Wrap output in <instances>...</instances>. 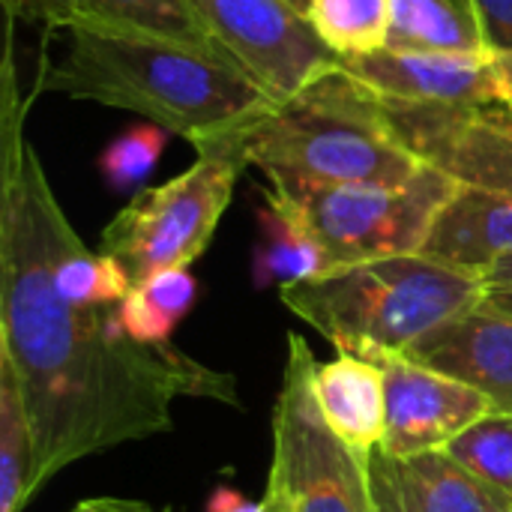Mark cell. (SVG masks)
I'll use <instances>...</instances> for the list:
<instances>
[{"mask_svg":"<svg viewBox=\"0 0 512 512\" xmlns=\"http://www.w3.org/2000/svg\"><path fill=\"white\" fill-rule=\"evenodd\" d=\"M315 354L288 336L282 390L273 405V459L264 498L279 512H378L369 459L324 420L315 399Z\"/></svg>","mask_w":512,"mask_h":512,"instance_id":"7","label":"cell"},{"mask_svg":"<svg viewBox=\"0 0 512 512\" xmlns=\"http://www.w3.org/2000/svg\"><path fill=\"white\" fill-rule=\"evenodd\" d=\"M72 512H156L147 507L144 501H132V498H90L81 501Z\"/></svg>","mask_w":512,"mask_h":512,"instance_id":"28","label":"cell"},{"mask_svg":"<svg viewBox=\"0 0 512 512\" xmlns=\"http://www.w3.org/2000/svg\"><path fill=\"white\" fill-rule=\"evenodd\" d=\"M33 96L18 84L9 36L0 81V360L33 435L30 498L87 456L168 432L177 399L237 405L231 375L174 345L132 342L120 306L81 309L57 294L54 261L75 228L24 129Z\"/></svg>","mask_w":512,"mask_h":512,"instance_id":"1","label":"cell"},{"mask_svg":"<svg viewBox=\"0 0 512 512\" xmlns=\"http://www.w3.org/2000/svg\"><path fill=\"white\" fill-rule=\"evenodd\" d=\"M66 36L63 54L42 63L33 93L135 111L192 147L237 132L273 105L225 54L117 30L78 27Z\"/></svg>","mask_w":512,"mask_h":512,"instance_id":"2","label":"cell"},{"mask_svg":"<svg viewBox=\"0 0 512 512\" xmlns=\"http://www.w3.org/2000/svg\"><path fill=\"white\" fill-rule=\"evenodd\" d=\"M120 324L132 342L147 348H168L177 330V321L162 312L138 285H132L129 297L120 303Z\"/></svg>","mask_w":512,"mask_h":512,"instance_id":"24","label":"cell"},{"mask_svg":"<svg viewBox=\"0 0 512 512\" xmlns=\"http://www.w3.org/2000/svg\"><path fill=\"white\" fill-rule=\"evenodd\" d=\"M480 276H483L486 285H512V255L498 258V261L489 264Z\"/></svg>","mask_w":512,"mask_h":512,"instance_id":"29","label":"cell"},{"mask_svg":"<svg viewBox=\"0 0 512 512\" xmlns=\"http://www.w3.org/2000/svg\"><path fill=\"white\" fill-rule=\"evenodd\" d=\"M408 512H512V492L462 465L450 450L393 459Z\"/></svg>","mask_w":512,"mask_h":512,"instance_id":"16","label":"cell"},{"mask_svg":"<svg viewBox=\"0 0 512 512\" xmlns=\"http://www.w3.org/2000/svg\"><path fill=\"white\" fill-rule=\"evenodd\" d=\"M492 57L512 60V0H465Z\"/></svg>","mask_w":512,"mask_h":512,"instance_id":"25","label":"cell"},{"mask_svg":"<svg viewBox=\"0 0 512 512\" xmlns=\"http://www.w3.org/2000/svg\"><path fill=\"white\" fill-rule=\"evenodd\" d=\"M483 300H486L492 309H498V312H504V315H510L512 318V285H486Z\"/></svg>","mask_w":512,"mask_h":512,"instance_id":"30","label":"cell"},{"mask_svg":"<svg viewBox=\"0 0 512 512\" xmlns=\"http://www.w3.org/2000/svg\"><path fill=\"white\" fill-rule=\"evenodd\" d=\"M54 285L66 303L81 306V309L120 306L132 291L129 273L111 255L90 252L75 231L63 240L57 252Z\"/></svg>","mask_w":512,"mask_h":512,"instance_id":"20","label":"cell"},{"mask_svg":"<svg viewBox=\"0 0 512 512\" xmlns=\"http://www.w3.org/2000/svg\"><path fill=\"white\" fill-rule=\"evenodd\" d=\"M195 150V165L138 192L102 231V252L129 273L132 285L162 270L189 267L204 255L234 198L237 177L249 165L237 132Z\"/></svg>","mask_w":512,"mask_h":512,"instance_id":"5","label":"cell"},{"mask_svg":"<svg viewBox=\"0 0 512 512\" xmlns=\"http://www.w3.org/2000/svg\"><path fill=\"white\" fill-rule=\"evenodd\" d=\"M168 135L171 132L156 123H138V126L123 129L99 153V171H102L105 183L114 192H129V189L141 186L159 165Z\"/></svg>","mask_w":512,"mask_h":512,"instance_id":"22","label":"cell"},{"mask_svg":"<svg viewBox=\"0 0 512 512\" xmlns=\"http://www.w3.org/2000/svg\"><path fill=\"white\" fill-rule=\"evenodd\" d=\"M192 6L273 102L297 96L342 63L291 0H192Z\"/></svg>","mask_w":512,"mask_h":512,"instance_id":"8","label":"cell"},{"mask_svg":"<svg viewBox=\"0 0 512 512\" xmlns=\"http://www.w3.org/2000/svg\"><path fill=\"white\" fill-rule=\"evenodd\" d=\"M483 294L480 273L423 252L348 264L279 288L285 309L333 342L339 354L369 363L405 354L441 324L474 309Z\"/></svg>","mask_w":512,"mask_h":512,"instance_id":"4","label":"cell"},{"mask_svg":"<svg viewBox=\"0 0 512 512\" xmlns=\"http://www.w3.org/2000/svg\"><path fill=\"white\" fill-rule=\"evenodd\" d=\"M450 453L480 477L512 492V414L480 420L450 447Z\"/></svg>","mask_w":512,"mask_h":512,"instance_id":"23","label":"cell"},{"mask_svg":"<svg viewBox=\"0 0 512 512\" xmlns=\"http://www.w3.org/2000/svg\"><path fill=\"white\" fill-rule=\"evenodd\" d=\"M3 9L12 21L42 24L48 30L87 27L159 36L231 57L213 39L210 27L204 24L192 0H3Z\"/></svg>","mask_w":512,"mask_h":512,"instance_id":"13","label":"cell"},{"mask_svg":"<svg viewBox=\"0 0 512 512\" xmlns=\"http://www.w3.org/2000/svg\"><path fill=\"white\" fill-rule=\"evenodd\" d=\"M261 240L252 255V279L258 288L264 285H297L330 270L327 252L309 234V228L276 198L267 192L264 207L258 210Z\"/></svg>","mask_w":512,"mask_h":512,"instance_id":"17","label":"cell"},{"mask_svg":"<svg viewBox=\"0 0 512 512\" xmlns=\"http://www.w3.org/2000/svg\"><path fill=\"white\" fill-rule=\"evenodd\" d=\"M267 192L309 228L327 252L330 270H336L378 258L420 255L438 216L459 192V183L426 165L414 180L399 186L270 180Z\"/></svg>","mask_w":512,"mask_h":512,"instance_id":"6","label":"cell"},{"mask_svg":"<svg viewBox=\"0 0 512 512\" xmlns=\"http://www.w3.org/2000/svg\"><path fill=\"white\" fill-rule=\"evenodd\" d=\"M405 357L480 390L495 414H512V318L486 300L423 336Z\"/></svg>","mask_w":512,"mask_h":512,"instance_id":"12","label":"cell"},{"mask_svg":"<svg viewBox=\"0 0 512 512\" xmlns=\"http://www.w3.org/2000/svg\"><path fill=\"white\" fill-rule=\"evenodd\" d=\"M393 0H309L306 18L339 60L387 48Z\"/></svg>","mask_w":512,"mask_h":512,"instance_id":"19","label":"cell"},{"mask_svg":"<svg viewBox=\"0 0 512 512\" xmlns=\"http://www.w3.org/2000/svg\"><path fill=\"white\" fill-rule=\"evenodd\" d=\"M291 3H294V6H300V9L306 12V3H309V0H291Z\"/></svg>","mask_w":512,"mask_h":512,"instance_id":"31","label":"cell"},{"mask_svg":"<svg viewBox=\"0 0 512 512\" xmlns=\"http://www.w3.org/2000/svg\"><path fill=\"white\" fill-rule=\"evenodd\" d=\"M315 399L327 426L357 453L372 456L387 435V387L381 366L339 354L315 366Z\"/></svg>","mask_w":512,"mask_h":512,"instance_id":"14","label":"cell"},{"mask_svg":"<svg viewBox=\"0 0 512 512\" xmlns=\"http://www.w3.org/2000/svg\"><path fill=\"white\" fill-rule=\"evenodd\" d=\"M375 366H381L387 387V435L381 453L390 459L450 450L465 432L495 414V405L480 390L405 354L384 357Z\"/></svg>","mask_w":512,"mask_h":512,"instance_id":"10","label":"cell"},{"mask_svg":"<svg viewBox=\"0 0 512 512\" xmlns=\"http://www.w3.org/2000/svg\"><path fill=\"white\" fill-rule=\"evenodd\" d=\"M387 48L489 54L465 0H393Z\"/></svg>","mask_w":512,"mask_h":512,"instance_id":"18","label":"cell"},{"mask_svg":"<svg viewBox=\"0 0 512 512\" xmlns=\"http://www.w3.org/2000/svg\"><path fill=\"white\" fill-rule=\"evenodd\" d=\"M33 435L15 378L0 360V512H21L30 501Z\"/></svg>","mask_w":512,"mask_h":512,"instance_id":"21","label":"cell"},{"mask_svg":"<svg viewBox=\"0 0 512 512\" xmlns=\"http://www.w3.org/2000/svg\"><path fill=\"white\" fill-rule=\"evenodd\" d=\"M369 471H372V489H375V507H378V512H408L405 498L399 492L393 459L378 450L369 459Z\"/></svg>","mask_w":512,"mask_h":512,"instance_id":"26","label":"cell"},{"mask_svg":"<svg viewBox=\"0 0 512 512\" xmlns=\"http://www.w3.org/2000/svg\"><path fill=\"white\" fill-rule=\"evenodd\" d=\"M204 512H279L273 501H249L240 492H234L231 486H219L210 498H207V510Z\"/></svg>","mask_w":512,"mask_h":512,"instance_id":"27","label":"cell"},{"mask_svg":"<svg viewBox=\"0 0 512 512\" xmlns=\"http://www.w3.org/2000/svg\"><path fill=\"white\" fill-rule=\"evenodd\" d=\"M423 255L483 273L498 258L512 255V195L459 186L438 216Z\"/></svg>","mask_w":512,"mask_h":512,"instance_id":"15","label":"cell"},{"mask_svg":"<svg viewBox=\"0 0 512 512\" xmlns=\"http://www.w3.org/2000/svg\"><path fill=\"white\" fill-rule=\"evenodd\" d=\"M384 108L417 159L459 186L512 195V102L414 105L384 99Z\"/></svg>","mask_w":512,"mask_h":512,"instance_id":"9","label":"cell"},{"mask_svg":"<svg viewBox=\"0 0 512 512\" xmlns=\"http://www.w3.org/2000/svg\"><path fill=\"white\" fill-rule=\"evenodd\" d=\"M249 165L267 180L315 186L414 180L426 162L399 138L384 99L342 63L297 96L237 129Z\"/></svg>","mask_w":512,"mask_h":512,"instance_id":"3","label":"cell"},{"mask_svg":"<svg viewBox=\"0 0 512 512\" xmlns=\"http://www.w3.org/2000/svg\"><path fill=\"white\" fill-rule=\"evenodd\" d=\"M384 99L414 105H504L512 102V84L501 60L489 54H447V51H399L381 48L375 54L342 60Z\"/></svg>","mask_w":512,"mask_h":512,"instance_id":"11","label":"cell"}]
</instances>
